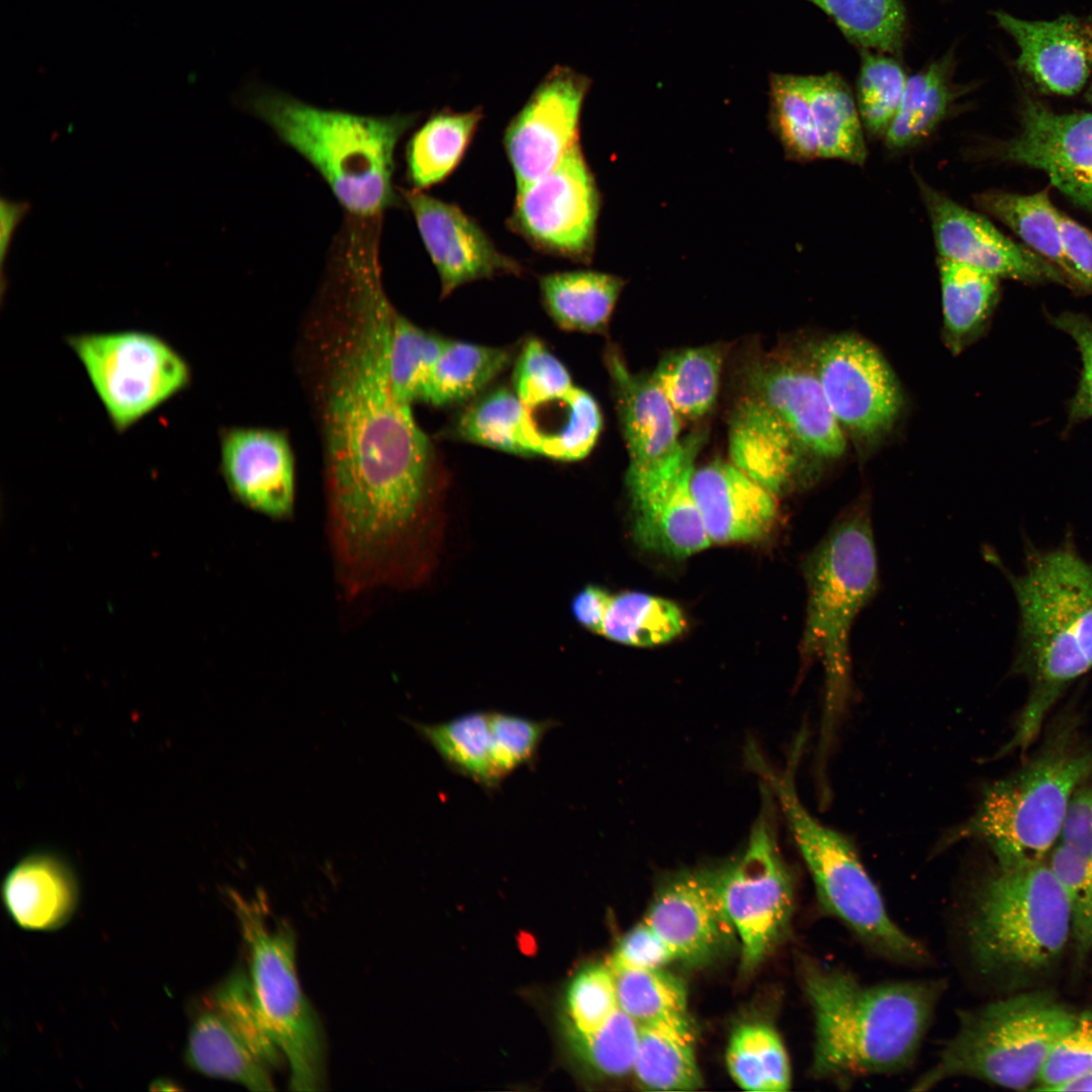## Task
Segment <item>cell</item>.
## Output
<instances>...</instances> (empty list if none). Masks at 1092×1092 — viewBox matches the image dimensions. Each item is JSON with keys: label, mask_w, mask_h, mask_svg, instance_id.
I'll return each instance as SVG.
<instances>
[{"label": "cell", "mask_w": 1092, "mask_h": 1092, "mask_svg": "<svg viewBox=\"0 0 1092 1092\" xmlns=\"http://www.w3.org/2000/svg\"><path fill=\"white\" fill-rule=\"evenodd\" d=\"M610 965L592 964L578 970L564 996V1028L568 1036L585 1035L603 1026L619 1009Z\"/></svg>", "instance_id": "49"}, {"label": "cell", "mask_w": 1092, "mask_h": 1092, "mask_svg": "<svg viewBox=\"0 0 1092 1092\" xmlns=\"http://www.w3.org/2000/svg\"><path fill=\"white\" fill-rule=\"evenodd\" d=\"M721 368L719 349L690 348L663 357L651 377L679 418L698 419L715 403Z\"/></svg>", "instance_id": "38"}, {"label": "cell", "mask_w": 1092, "mask_h": 1092, "mask_svg": "<svg viewBox=\"0 0 1092 1092\" xmlns=\"http://www.w3.org/2000/svg\"><path fill=\"white\" fill-rule=\"evenodd\" d=\"M248 953L253 993L264 1023L290 1071V1089L322 1090L326 1043L323 1027L296 972V939L291 926L276 919L265 895L246 897L229 890Z\"/></svg>", "instance_id": "10"}, {"label": "cell", "mask_w": 1092, "mask_h": 1092, "mask_svg": "<svg viewBox=\"0 0 1092 1092\" xmlns=\"http://www.w3.org/2000/svg\"><path fill=\"white\" fill-rule=\"evenodd\" d=\"M511 350L445 339L427 378L422 401L447 406L482 392L512 362Z\"/></svg>", "instance_id": "34"}, {"label": "cell", "mask_w": 1092, "mask_h": 1092, "mask_svg": "<svg viewBox=\"0 0 1092 1092\" xmlns=\"http://www.w3.org/2000/svg\"><path fill=\"white\" fill-rule=\"evenodd\" d=\"M589 81L556 69L534 90L504 133L517 190L552 170L579 142V119Z\"/></svg>", "instance_id": "15"}, {"label": "cell", "mask_w": 1092, "mask_h": 1092, "mask_svg": "<svg viewBox=\"0 0 1092 1092\" xmlns=\"http://www.w3.org/2000/svg\"><path fill=\"white\" fill-rule=\"evenodd\" d=\"M976 204L1012 230L1028 249L1062 271L1069 288L1080 292L1076 272L1063 244L1061 210L1053 204L1046 190L1032 194L987 191L977 195Z\"/></svg>", "instance_id": "32"}, {"label": "cell", "mask_w": 1092, "mask_h": 1092, "mask_svg": "<svg viewBox=\"0 0 1092 1092\" xmlns=\"http://www.w3.org/2000/svg\"><path fill=\"white\" fill-rule=\"evenodd\" d=\"M184 1059L188 1067L253 1091H272L274 1066L206 997L189 1026Z\"/></svg>", "instance_id": "28"}, {"label": "cell", "mask_w": 1092, "mask_h": 1092, "mask_svg": "<svg viewBox=\"0 0 1092 1092\" xmlns=\"http://www.w3.org/2000/svg\"><path fill=\"white\" fill-rule=\"evenodd\" d=\"M726 1063L734 1082L746 1091L783 1092L791 1086V1066L778 1032L761 1022L744 1023L732 1033Z\"/></svg>", "instance_id": "40"}, {"label": "cell", "mask_w": 1092, "mask_h": 1092, "mask_svg": "<svg viewBox=\"0 0 1092 1092\" xmlns=\"http://www.w3.org/2000/svg\"><path fill=\"white\" fill-rule=\"evenodd\" d=\"M444 341L445 338L421 329L391 307L386 355L391 386L399 400L410 405L421 400Z\"/></svg>", "instance_id": "43"}, {"label": "cell", "mask_w": 1092, "mask_h": 1092, "mask_svg": "<svg viewBox=\"0 0 1092 1092\" xmlns=\"http://www.w3.org/2000/svg\"><path fill=\"white\" fill-rule=\"evenodd\" d=\"M703 440L701 433L688 436L676 467L656 484L631 496L633 533L644 548L682 558L711 545L691 488Z\"/></svg>", "instance_id": "23"}, {"label": "cell", "mask_w": 1092, "mask_h": 1092, "mask_svg": "<svg viewBox=\"0 0 1092 1092\" xmlns=\"http://www.w3.org/2000/svg\"><path fill=\"white\" fill-rule=\"evenodd\" d=\"M248 106L314 167L351 214L371 217L395 203L394 150L414 115L322 109L274 90L254 92Z\"/></svg>", "instance_id": "4"}, {"label": "cell", "mask_w": 1092, "mask_h": 1092, "mask_svg": "<svg viewBox=\"0 0 1092 1092\" xmlns=\"http://www.w3.org/2000/svg\"><path fill=\"white\" fill-rule=\"evenodd\" d=\"M602 425L598 402L576 386L556 398L525 405V431L533 455L580 460L595 447Z\"/></svg>", "instance_id": "29"}, {"label": "cell", "mask_w": 1092, "mask_h": 1092, "mask_svg": "<svg viewBox=\"0 0 1092 1092\" xmlns=\"http://www.w3.org/2000/svg\"><path fill=\"white\" fill-rule=\"evenodd\" d=\"M4 907L22 929L52 931L75 914L80 887L70 863L49 850L26 854L7 873L1 887Z\"/></svg>", "instance_id": "26"}, {"label": "cell", "mask_w": 1092, "mask_h": 1092, "mask_svg": "<svg viewBox=\"0 0 1092 1092\" xmlns=\"http://www.w3.org/2000/svg\"><path fill=\"white\" fill-rule=\"evenodd\" d=\"M676 958L666 942L644 920L618 943L609 963L612 969H662Z\"/></svg>", "instance_id": "55"}, {"label": "cell", "mask_w": 1092, "mask_h": 1092, "mask_svg": "<svg viewBox=\"0 0 1092 1092\" xmlns=\"http://www.w3.org/2000/svg\"><path fill=\"white\" fill-rule=\"evenodd\" d=\"M1092 775V745L1068 732L1054 737L1025 765L988 786L974 814L941 840L988 845L997 864L1041 861L1057 843L1070 801Z\"/></svg>", "instance_id": "7"}, {"label": "cell", "mask_w": 1092, "mask_h": 1092, "mask_svg": "<svg viewBox=\"0 0 1092 1092\" xmlns=\"http://www.w3.org/2000/svg\"><path fill=\"white\" fill-rule=\"evenodd\" d=\"M966 930L981 971L1034 972L1063 951L1072 930L1070 903L1043 860L997 864L976 893Z\"/></svg>", "instance_id": "8"}, {"label": "cell", "mask_w": 1092, "mask_h": 1092, "mask_svg": "<svg viewBox=\"0 0 1092 1092\" xmlns=\"http://www.w3.org/2000/svg\"><path fill=\"white\" fill-rule=\"evenodd\" d=\"M1089 100H1090V103L1092 105V85H1091L1090 92H1089Z\"/></svg>", "instance_id": "61"}, {"label": "cell", "mask_w": 1092, "mask_h": 1092, "mask_svg": "<svg viewBox=\"0 0 1092 1092\" xmlns=\"http://www.w3.org/2000/svg\"><path fill=\"white\" fill-rule=\"evenodd\" d=\"M803 979L814 1015L813 1076L841 1085L908 1068L945 988L940 980L864 985L811 961Z\"/></svg>", "instance_id": "3"}, {"label": "cell", "mask_w": 1092, "mask_h": 1092, "mask_svg": "<svg viewBox=\"0 0 1092 1092\" xmlns=\"http://www.w3.org/2000/svg\"><path fill=\"white\" fill-rule=\"evenodd\" d=\"M765 797L743 849L717 869L724 905L740 942L741 964L751 971L788 928L794 904L793 878L782 855L772 818V796Z\"/></svg>", "instance_id": "12"}, {"label": "cell", "mask_w": 1092, "mask_h": 1092, "mask_svg": "<svg viewBox=\"0 0 1092 1092\" xmlns=\"http://www.w3.org/2000/svg\"><path fill=\"white\" fill-rule=\"evenodd\" d=\"M600 209L601 194L578 142L552 170L517 190L508 226L537 251L588 263Z\"/></svg>", "instance_id": "13"}, {"label": "cell", "mask_w": 1092, "mask_h": 1092, "mask_svg": "<svg viewBox=\"0 0 1092 1092\" xmlns=\"http://www.w3.org/2000/svg\"><path fill=\"white\" fill-rule=\"evenodd\" d=\"M917 181L939 257L998 278L1069 287L1066 276L1052 263L1026 246L1016 244L983 215L958 204L921 179Z\"/></svg>", "instance_id": "17"}, {"label": "cell", "mask_w": 1092, "mask_h": 1092, "mask_svg": "<svg viewBox=\"0 0 1092 1092\" xmlns=\"http://www.w3.org/2000/svg\"><path fill=\"white\" fill-rule=\"evenodd\" d=\"M1060 229L1066 254L1077 275L1079 291L1092 292V233L1062 211Z\"/></svg>", "instance_id": "57"}, {"label": "cell", "mask_w": 1092, "mask_h": 1092, "mask_svg": "<svg viewBox=\"0 0 1092 1092\" xmlns=\"http://www.w3.org/2000/svg\"><path fill=\"white\" fill-rule=\"evenodd\" d=\"M606 364L616 388L629 456L626 483L632 496L676 467L685 453L686 439L679 438L680 418L651 376L630 372L615 350L607 353Z\"/></svg>", "instance_id": "16"}, {"label": "cell", "mask_w": 1092, "mask_h": 1092, "mask_svg": "<svg viewBox=\"0 0 1092 1092\" xmlns=\"http://www.w3.org/2000/svg\"><path fill=\"white\" fill-rule=\"evenodd\" d=\"M1004 572L1019 617L1011 670L1029 691L1000 755L1026 749L1067 688L1092 671V561L1070 535L1050 549L1028 542L1022 572Z\"/></svg>", "instance_id": "2"}, {"label": "cell", "mask_w": 1092, "mask_h": 1092, "mask_svg": "<svg viewBox=\"0 0 1092 1092\" xmlns=\"http://www.w3.org/2000/svg\"><path fill=\"white\" fill-rule=\"evenodd\" d=\"M402 193L439 275L442 297L475 280L524 272L523 266L502 253L477 221L457 205L416 188Z\"/></svg>", "instance_id": "19"}, {"label": "cell", "mask_w": 1092, "mask_h": 1092, "mask_svg": "<svg viewBox=\"0 0 1092 1092\" xmlns=\"http://www.w3.org/2000/svg\"><path fill=\"white\" fill-rule=\"evenodd\" d=\"M1092 1072V1013L1076 1015L1058 1039L1036 1082V1090L1054 1091Z\"/></svg>", "instance_id": "52"}, {"label": "cell", "mask_w": 1092, "mask_h": 1092, "mask_svg": "<svg viewBox=\"0 0 1092 1092\" xmlns=\"http://www.w3.org/2000/svg\"><path fill=\"white\" fill-rule=\"evenodd\" d=\"M1049 866L1067 894L1072 931L1080 946L1087 948L1092 944V873L1061 842L1050 851Z\"/></svg>", "instance_id": "53"}, {"label": "cell", "mask_w": 1092, "mask_h": 1092, "mask_svg": "<svg viewBox=\"0 0 1092 1092\" xmlns=\"http://www.w3.org/2000/svg\"><path fill=\"white\" fill-rule=\"evenodd\" d=\"M624 286L618 276L588 269L540 276L542 304L558 328L569 332L606 330Z\"/></svg>", "instance_id": "30"}, {"label": "cell", "mask_w": 1092, "mask_h": 1092, "mask_svg": "<svg viewBox=\"0 0 1092 1092\" xmlns=\"http://www.w3.org/2000/svg\"><path fill=\"white\" fill-rule=\"evenodd\" d=\"M820 158L862 165L867 159L863 125L856 100L836 73L808 76Z\"/></svg>", "instance_id": "36"}, {"label": "cell", "mask_w": 1092, "mask_h": 1092, "mask_svg": "<svg viewBox=\"0 0 1092 1092\" xmlns=\"http://www.w3.org/2000/svg\"><path fill=\"white\" fill-rule=\"evenodd\" d=\"M951 59L945 56L908 78L899 109L885 134L890 149L918 143L943 119L954 97Z\"/></svg>", "instance_id": "39"}, {"label": "cell", "mask_w": 1092, "mask_h": 1092, "mask_svg": "<svg viewBox=\"0 0 1092 1092\" xmlns=\"http://www.w3.org/2000/svg\"><path fill=\"white\" fill-rule=\"evenodd\" d=\"M611 597L601 586H584L571 602V612L576 622L584 629L600 634Z\"/></svg>", "instance_id": "58"}, {"label": "cell", "mask_w": 1092, "mask_h": 1092, "mask_svg": "<svg viewBox=\"0 0 1092 1092\" xmlns=\"http://www.w3.org/2000/svg\"><path fill=\"white\" fill-rule=\"evenodd\" d=\"M455 436L510 454L533 455L525 431V405L515 392L499 387L474 399L459 416Z\"/></svg>", "instance_id": "42"}, {"label": "cell", "mask_w": 1092, "mask_h": 1092, "mask_svg": "<svg viewBox=\"0 0 1092 1092\" xmlns=\"http://www.w3.org/2000/svg\"><path fill=\"white\" fill-rule=\"evenodd\" d=\"M815 370L843 431L873 438L895 422L902 404L898 382L868 341L853 335L825 341L815 355Z\"/></svg>", "instance_id": "14"}, {"label": "cell", "mask_w": 1092, "mask_h": 1092, "mask_svg": "<svg viewBox=\"0 0 1092 1092\" xmlns=\"http://www.w3.org/2000/svg\"><path fill=\"white\" fill-rule=\"evenodd\" d=\"M482 112L440 111L412 136L406 147L407 176L414 188L424 190L445 180L462 161Z\"/></svg>", "instance_id": "35"}, {"label": "cell", "mask_w": 1092, "mask_h": 1092, "mask_svg": "<svg viewBox=\"0 0 1092 1092\" xmlns=\"http://www.w3.org/2000/svg\"><path fill=\"white\" fill-rule=\"evenodd\" d=\"M998 25L1017 47V68L1042 92L1072 96L1092 72V21L1074 15L1049 20L996 11Z\"/></svg>", "instance_id": "22"}, {"label": "cell", "mask_w": 1092, "mask_h": 1092, "mask_svg": "<svg viewBox=\"0 0 1092 1092\" xmlns=\"http://www.w3.org/2000/svg\"><path fill=\"white\" fill-rule=\"evenodd\" d=\"M768 119L787 157L801 162L820 158L808 76L770 75Z\"/></svg>", "instance_id": "45"}, {"label": "cell", "mask_w": 1092, "mask_h": 1092, "mask_svg": "<svg viewBox=\"0 0 1092 1092\" xmlns=\"http://www.w3.org/2000/svg\"><path fill=\"white\" fill-rule=\"evenodd\" d=\"M691 488L712 543L758 540L776 522V494L731 462L695 468Z\"/></svg>", "instance_id": "25"}, {"label": "cell", "mask_w": 1092, "mask_h": 1092, "mask_svg": "<svg viewBox=\"0 0 1092 1092\" xmlns=\"http://www.w3.org/2000/svg\"><path fill=\"white\" fill-rule=\"evenodd\" d=\"M640 1039V1025L622 1009L596 1031L568 1036L574 1056L600 1076L621 1077L633 1072Z\"/></svg>", "instance_id": "48"}, {"label": "cell", "mask_w": 1092, "mask_h": 1092, "mask_svg": "<svg viewBox=\"0 0 1092 1092\" xmlns=\"http://www.w3.org/2000/svg\"><path fill=\"white\" fill-rule=\"evenodd\" d=\"M496 772L504 782L515 770L533 767L545 735L558 722L554 719L536 720L500 711H489Z\"/></svg>", "instance_id": "50"}, {"label": "cell", "mask_w": 1092, "mask_h": 1092, "mask_svg": "<svg viewBox=\"0 0 1092 1092\" xmlns=\"http://www.w3.org/2000/svg\"><path fill=\"white\" fill-rule=\"evenodd\" d=\"M807 619L802 650L825 672V710L820 754L826 755L850 693L849 632L878 586L872 523L864 506L847 510L806 564Z\"/></svg>", "instance_id": "5"}, {"label": "cell", "mask_w": 1092, "mask_h": 1092, "mask_svg": "<svg viewBox=\"0 0 1092 1092\" xmlns=\"http://www.w3.org/2000/svg\"><path fill=\"white\" fill-rule=\"evenodd\" d=\"M1060 1091H1092V1072L1064 1084L1057 1090Z\"/></svg>", "instance_id": "60"}, {"label": "cell", "mask_w": 1092, "mask_h": 1092, "mask_svg": "<svg viewBox=\"0 0 1092 1092\" xmlns=\"http://www.w3.org/2000/svg\"><path fill=\"white\" fill-rule=\"evenodd\" d=\"M220 471L230 492L268 518H289L295 504V466L282 432L226 429L220 436Z\"/></svg>", "instance_id": "21"}, {"label": "cell", "mask_w": 1092, "mask_h": 1092, "mask_svg": "<svg viewBox=\"0 0 1092 1092\" xmlns=\"http://www.w3.org/2000/svg\"><path fill=\"white\" fill-rule=\"evenodd\" d=\"M1075 1013L1052 998L1025 994L962 1011L956 1034L935 1064L913 1086L928 1090L969 1077L1013 1090L1036 1084L1058 1039Z\"/></svg>", "instance_id": "9"}, {"label": "cell", "mask_w": 1092, "mask_h": 1092, "mask_svg": "<svg viewBox=\"0 0 1092 1092\" xmlns=\"http://www.w3.org/2000/svg\"><path fill=\"white\" fill-rule=\"evenodd\" d=\"M305 329V364L324 446L328 529L342 564L379 572L401 559L422 520L433 450L390 381L391 303L375 272L350 275Z\"/></svg>", "instance_id": "1"}, {"label": "cell", "mask_w": 1092, "mask_h": 1092, "mask_svg": "<svg viewBox=\"0 0 1092 1092\" xmlns=\"http://www.w3.org/2000/svg\"><path fill=\"white\" fill-rule=\"evenodd\" d=\"M687 621L673 602L639 592L612 595L601 635L615 642L651 647L684 632Z\"/></svg>", "instance_id": "41"}, {"label": "cell", "mask_w": 1092, "mask_h": 1092, "mask_svg": "<svg viewBox=\"0 0 1092 1092\" xmlns=\"http://www.w3.org/2000/svg\"><path fill=\"white\" fill-rule=\"evenodd\" d=\"M643 920L666 942L676 960L694 965L711 961L736 936L717 870L673 875L660 887Z\"/></svg>", "instance_id": "20"}, {"label": "cell", "mask_w": 1092, "mask_h": 1092, "mask_svg": "<svg viewBox=\"0 0 1092 1092\" xmlns=\"http://www.w3.org/2000/svg\"><path fill=\"white\" fill-rule=\"evenodd\" d=\"M728 449L731 463L774 494L790 483L804 451L781 418L752 392L732 414Z\"/></svg>", "instance_id": "27"}, {"label": "cell", "mask_w": 1092, "mask_h": 1092, "mask_svg": "<svg viewBox=\"0 0 1092 1092\" xmlns=\"http://www.w3.org/2000/svg\"><path fill=\"white\" fill-rule=\"evenodd\" d=\"M908 78L901 65L881 52L863 50L856 104L863 127L885 136L901 104Z\"/></svg>", "instance_id": "47"}, {"label": "cell", "mask_w": 1092, "mask_h": 1092, "mask_svg": "<svg viewBox=\"0 0 1092 1092\" xmlns=\"http://www.w3.org/2000/svg\"><path fill=\"white\" fill-rule=\"evenodd\" d=\"M830 16L841 32L863 50L896 53L903 43L906 12L902 0H807Z\"/></svg>", "instance_id": "44"}, {"label": "cell", "mask_w": 1092, "mask_h": 1092, "mask_svg": "<svg viewBox=\"0 0 1092 1092\" xmlns=\"http://www.w3.org/2000/svg\"><path fill=\"white\" fill-rule=\"evenodd\" d=\"M633 1072L648 1090L691 1091L702 1085L689 1015L640 1025Z\"/></svg>", "instance_id": "31"}, {"label": "cell", "mask_w": 1092, "mask_h": 1092, "mask_svg": "<svg viewBox=\"0 0 1092 1092\" xmlns=\"http://www.w3.org/2000/svg\"><path fill=\"white\" fill-rule=\"evenodd\" d=\"M945 331L952 347L977 336L999 297V278L978 268L939 257Z\"/></svg>", "instance_id": "37"}, {"label": "cell", "mask_w": 1092, "mask_h": 1092, "mask_svg": "<svg viewBox=\"0 0 1092 1092\" xmlns=\"http://www.w3.org/2000/svg\"><path fill=\"white\" fill-rule=\"evenodd\" d=\"M1051 323L1072 338L1082 361L1080 380L1068 405V423L1075 425L1092 419V320L1085 314L1065 311L1051 316Z\"/></svg>", "instance_id": "54"}, {"label": "cell", "mask_w": 1092, "mask_h": 1092, "mask_svg": "<svg viewBox=\"0 0 1092 1092\" xmlns=\"http://www.w3.org/2000/svg\"><path fill=\"white\" fill-rule=\"evenodd\" d=\"M751 392L785 423L804 451L826 459L845 450L844 431L834 417L815 367L777 362L757 369Z\"/></svg>", "instance_id": "24"}, {"label": "cell", "mask_w": 1092, "mask_h": 1092, "mask_svg": "<svg viewBox=\"0 0 1092 1092\" xmlns=\"http://www.w3.org/2000/svg\"><path fill=\"white\" fill-rule=\"evenodd\" d=\"M513 382L515 392L528 406L556 398L574 386L565 366L535 338L523 346Z\"/></svg>", "instance_id": "51"}, {"label": "cell", "mask_w": 1092, "mask_h": 1092, "mask_svg": "<svg viewBox=\"0 0 1092 1092\" xmlns=\"http://www.w3.org/2000/svg\"><path fill=\"white\" fill-rule=\"evenodd\" d=\"M27 201H16L5 197L0 200V262H1V293L4 294V263L8 256L9 248L17 226L30 211Z\"/></svg>", "instance_id": "59"}, {"label": "cell", "mask_w": 1092, "mask_h": 1092, "mask_svg": "<svg viewBox=\"0 0 1092 1092\" xmlns=\"http://www.w3.org/2000/svg\"><path fill=\"white\" fill-rule=\"evenodd\" d=\"M1002 157L1044 172L1058 190L1092 212V112L1059 113L1027 98L1020 130Z\"/></svg>", "instance_id": "18"}, {"label": "cell", "mask_w": 1092, "mask_h": 1092, "mask_svg": "<svg viewBox=\"0 0 1092 1092\" xmlns=\"http://www.w3.org/2000/svg\"><path fill=\"white\" fill-rule=\"evenodd\" d=\"M1057 842L1071 849L1092 873V784L1074 793Z\"/></svg>", "instance_id": "56"}, {"label": "cell", "mask_w": 1092, "mask_h": 1092, "mask_svg": "<svg viewBox=\"0 0 1092 1092\" xmlns=\"http://www.w3.org/2000/svg\"><path fill=\"white\" fill-rule=\"evenodd\" d=\"M801 744L785 771L776 770L753 747L748 751V761L776 798L812 877L819 902L876 954L906 965L928 962L925 947L890 917L852 844L818 821L801 802L794 782Z\"/></svg>", "instance_id": "6"}, {"label": "cell", "mask_w": 1092, "mask_h": 1092, "mask_svg": "<svg viewBox=\"0 0 1092 1092\" xmlns=\"http://www.w3.org/2000/svg\"><path fill=\"white\" fill-rule=\"evenodd\" d=\"M612 971L619 1007L639 1025L688 1015L687 991L678 978L662 969Z\"/></svg>", "instance_id": "46"}, {"label": "cell", "mask_w": 1092, "mask_h": 1092, "mask_svg": "<svg viewBox=\"0 0 1092 1092\" xmlns=\"http://www.w3.org/2000/svg\"><path fill=\"white\" fill-rule=\"evenodd\" d=\"M66 340L119 433L190 384L186 359L156 334L133 330L82 333Z\"/></svg>", "instance_id": "11"}, {"label": "cell", "mask_w": 1092, "mask_h": 1092, "mask_svg": "<svg viewBox=\"0 0 1092 1092\" xmlns=\"http://www.w3.org/2000/svg\"><path fill=\"white\" fill-rule=\"evenodd\" d=\"M412 726L453 772L484 791L500 788L493 757L489 711H473L444 722H413Z\"/></svg>", "instance_id": "33"}]
</instances>
